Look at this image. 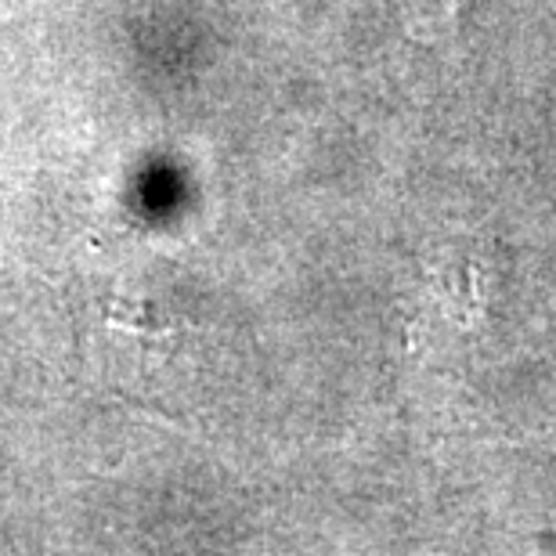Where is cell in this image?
<instances>
[{
  "instance_id": "1",
  "label": "cell",
  "mask_w": 556,
  "mask_h": 556,
  "mask_svg": "<svg viewBox=\"0 0 556 556\" xmlns=\"http://www.w3.org/2000/svg\"><path fill=\"white\" fill-rule=\"evenodd\" d=\"M466 0H402V15L413 29V37L438 43L459 26Z\"/></svg>"
}]
</instances>
